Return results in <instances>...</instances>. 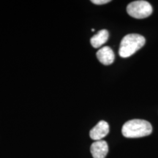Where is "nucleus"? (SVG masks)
Instances as JSON below:
<instances>
[{
  "label": "nucleus",
  "mask_w": 158,
  "mask_h": 158,
  "mask_svg": "<svg viewBox=\"0 0 158 158\" xmlns=\"http://www.w3.org/2000/svg\"><path fill=\"white\" fill-rule=\"evenodd\" d=\"M152 127L149 122L143 119H132L124 123L122 133L125 138H136L149 135Z\"/></svg>",
  "instance_id": "f257e3e1"
},
{
  "label": "nucleus",
  "mask_w": 158,
  "mask_h": 158,
  "mask_svg": "<svg viewBox=\"0 0 158 158\" xmlns=\"http://www.w3.org/2000/svg\"><path fill=\"white\" fill-rule=\"evenodd\" d=\"M146 39L138 34H129L122 38L118 54L122 58H127L135 54L145 45Z\"/></svg>",
  "instance_id": "f03ea898"
},
{
  "label": "nucleus",
  "mask_w": 158,
  "mask_h": 158,
  "mask_svg": "<svg viewBox=\"0 0 158 158\" xmlns=\"http://www.w3.org/2000/svg\"><path fill=\"white\" fill-rule=\"evenodd\" d=\"M152 7L150 3L143 0H138L130 2L127 7V12L130 16L141 19L149 17L152 13Z\"/></svg>",
  "instance_id": "7ed1b4c3"
},
{
  "label": "nucleus",
  "mask_w": 158,
  "mask_h": 158,
  "mask_svg": "<svg viewBox=\"0 0 158 158\" xmlns=\"http://www.w3.org/2000/svg\"><path fill=\"white\" fill-rule=\"evenodd\" d=\"M109 133V124L106 121L99 122L94 127L90 130V138L94 141H100L106 137Z\"/></svg>",
  "instance_id": "20e7f679"
},
{
  "label": "nucleus",
  "mask_w": 158,
  "mask_h": 158,
  "mask_svg": "<svg viewBox=\"0 0 158 158\" xmlns=\"http://www.w3.org/2000/svg\"><path fill=\"white\" fill-rule=\"evenodd\" d=\"M90 152L94 158H106L108 152L107 142L103 140L94 142L91 146Z\"/></svg>",
  "instance_id": "39448f33"
},
{
  "label": "nucleus",
  "mask_w": 158,
  "mask_h": 158,
  "mask_svg": "<svg viewBox=\"0 0 158 158\" xmlns=\"http://www.w3.org/2000/svg\"><path fill=\"white\" fill-rule=\"evenodd\" d=\"M97 58L102 64L105 65L111 64L115 59L113 50L108 46H104L97 52Z\"/></svg>",
  "instance_id": "423d86ee"
},
{
  "label": "nucleus",
  "mask_w": 158,
  "mask_h": 158,
  "mask_svg": "<svg viewBox=\"0 0 158 158\" xmlns=\"http://www.w3.org/2000/svg\"><path fill=\"white\" fill-rule=\"evenodd\" d=\"M108 37H109V33H108V30L102 29V30L99 31L93 37H92L90 40L91 44L94 48H100L104 43L107 42Z\"/></svg>",
  "instance_id": "0eeeda50"
},
{
  "label": "nucleus",
  "mask_w": 158,
  "mask_h": 158,
  "mask_svg": "<svg viewBox=\"0 0 158 158\" xmlns=\"http://www.w3.org/2000/svg\"><path fill=\"white\" fill-rule=\"evenodd\" d=\"M110 0H92V2L95 5H104V4L110 2Z\"/></svg>",
  "instance_id": "6e6552de"
}]
</instances>
